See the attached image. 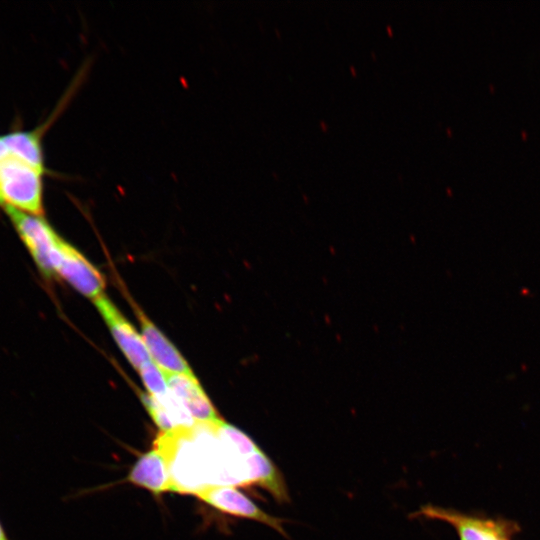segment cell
Here are the masks:
<instances>
[{
    "label": "cell",
    "instance_id": "obj_6",
    "mask_svg": "<svg viewBox=\"0 0 540 540\" xmlns=\"http://www.w3.org/2000/svg\"><path fill=\"white\" fill-rule=\"evenodd\" d=\"M127 481L155 495L173 492L169 464L162 449L153 443V447L134 463Z\"/></svg>",
    "mask_w": 540,
    "mask_h": 540
},
{
    "label": "cell",
    "instance_id": "obj_3",
    "mask_svg": "<svg viewBox=\"0 0 540 540\" xmlns=\"http://www.w3.org/2000/svg\"><path fill=\"white\" fill-rule=\"evenodd\" d=\"M440 520L453 526L460 540H512L515 523L503 519H488L464 514L454 509L424 505L411 517Z\"/></svg>",
    "mask_w": 540,
    "mask_h": 540
},
{
    "label": "cell",
    "instance_id": "obj_7",
    "mask_svg": "<svg viewBox=\"0 0 540 540\" xmlns=\"http://www.w3.org/2000/svg\"><path fill=\"white\" fill-rule=\"evenodd\" d=\"M168 388L190 413L195 422L221 420L215 407L192 374H165Z\"/></svg>",
    "mask_w": 540,
    "mask_h": 540
},
{
    "label": "cell",
    "instance_id": "obj_5",
    "mask_svg": "<svg viewBox=\"0 0 540 540\" xmlns=\"http://www.w3.org/2000/svg\"><path fill=\"white\" fill-rule=\"evenodd\" d=\"M93 301L131 365L139 370L143 365L152 361L142 336L137 333L111 300L102 294Z\"/></svg>",
    "mask_w": 540,
    "mask_h": 540
},
{
    "label": "cell",
    "instance_id": "obj_11",
    "mask_svg": "<svg viewBox=\"0 0 540 540\" xmlns=\"http://www.w3.org/2000/svg\"><path fill=\"white\" fill-rule=\"evenodd\" d=\"M8 154L7 149L0 136V160Z\"/></svg>",
    "mask_w": 540,
    "mask_h": 540
},
{
    "label": "cell",
    "instance_id": "obj_4",
    "mask_svg": "<svg viewBox=\"0 0 540 540\" xmlns=\"http://www.w3.org/2000/svg\"><path fill=\"white\" fill-rule=\"evenodd\" d=\"M194 495L221 512L260 522L289 538L283 527L284 519L266 513L234 486H208Z\"/></svg>",
    "mask_w": 540,
    "mask_h": 540
},
{
    "label": "cell",
    "instance_id": "obj_12",
    "mask_svg": "<svg viewBox=\"0 0 540 540\" xmlns=\"http://www.w3.org/2000/svg\"><path fill=\"white\" fill-rule=\"evenodd\" d=\"M0 540H9L1 522H0Z\"/></svg>",
    "mask_w": 540,
    "mask_h": 540
},
{
    "label": "cell",
    "instance_id": "obj_9",
    "mask_svg": "<svg viewBox=\"0 0 540 540\" xmlns=\"http://www.w3.org/2000/svg\"><path fill=\"white\" fill-rule=\"evenodd\" d=\"M8 154L20 159L40 173H45L40 135L36 131H14L1 136Z\"/></svg>",
    "mask_w": 540,
    "mask_h": 540
},
{
    "label": "cell",
    "instance_id": "obj_1",
    "mask_svg": "<svg viewBox=\"0 0 540 540\" xmlns=\"http://www.w3.org/2000/svg\"><path fill=\"white\" fill-rule=\"evenodd\" d=\"M37 267L44 276H58L93 300L102 295L105 288L100 271L60 236Z\"/></svg>",
    "mask_w": 540,
    "mask_h": 540
},
{
    "label": "cell",
    "instance_id": "obj_8",
    "mask_svg": "<svg viewBox=\"0 0 540 540\" xmlns=\"http://www.w3.org/2000/svg\"><path fill=\"white\" fill-rule=\"evenodd\" d=\"M142 338L152 361L165 374H192L186 360L174 345L140 311Z\"/></svg>",
    "mask_w": 540,
    "mask_h": 540
},
{
    "label": "cell",
    "instance_id": "obj_10",
    "mask_svg": "<svg viewBox=\"0 0 540 540\" xmlns=\"http://www.w3.org/2000/svg\"><path fill=\"white\" fill-rule=\"evenodd\" d=\"M139 373L150 395L162 397L169 392L165 373L153 361L143 365Z\"/></svg>",
    "mask_w": 540,
    "mask_h": 540
},
{
    "label": "cell",
    "instance_id": "obj_2",
    "mask_svg": "<svg viewBox=\"0 0 540 540\" xmlns=\"http://www.w3.org/2000/svg\"><path fill=\"white\" fill-rule=\"evenodd\" d=\"M42 173L7 154L0 160V206L43 216Z\"/></svg>",
    "mask_w": 540,
    "mask_h": 540
}]
</instances>
